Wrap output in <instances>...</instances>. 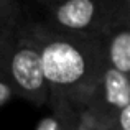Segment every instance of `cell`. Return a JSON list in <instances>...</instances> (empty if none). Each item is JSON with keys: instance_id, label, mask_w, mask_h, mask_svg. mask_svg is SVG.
<instances>
[{"instance_id": "cell-7", "label": "cell", "mask_w": 130, "mask_h": 130, "mask_svg": "<svg viewBox=\"0 0 130 130\" xmlns=\"http://www.w3.org/2000/svg\"><path fill=\"white\" fill-rule=\"evenodd\" d=\"M36 130H69V125H68V119L64 112L59 107H54L53 114L46 115L38 122Z\"/></svg>"}, {"instance_id": "cell-4", "label": "cell", "mask_w": 130, "mask_h": 130, "mask_svg": "<svg viewBox=\"0 0 130 130\" xmlns=\"http://www.w3.org/2000/svg\"><path fill=\"white\" fill-rule=\"evenodd\" d=\"M87 102L107 124L130 104V77L107 64Z\"/></svg>"}, {"instance_id": "cell-3", "label": "cell", "mask_w": 130, "mask_h": 130, "mask_svg": "<svg viewBox=\"0 0 130 130\" xmlns=\"http://www.w3.org/2000/svg\"><path fill=\"white\" fill-rule=\"evenodd\" d=\"M46 23L63 30L105 33L120 17V0H54L44 5Z\"/></svg>"}, {"instance_id": "cell-2", "label": "cell", "mask_w": 130, "mask_h": 130, "mask_svg": "<svg viewBox=\"0 0 130 130\" xmlns=\"http://www.w3.org/2000/svg\"><path fill=\"white\" fill-rule=\"evenodd\" d=\"M5 81L12 86L13 92L36 105L50 101L51 92L43 69V59L40 46L23 30L10 54Z\"/></svg>"}, {"instance_id": "cell-5", "label": "cell", "mask_w": 130, "mask_h": 130, "mask_svg": "<svg viewBox=\"0 0 130 130\" xmlns=\"http://www.w3.org/2000/svg\"><path fill=\"white\" fill-rule=\"evenodd\" d=\"M107 63L130 77V18H117L105 31Z\"/></svg>"}, {"instance_id": "cell-6", "label": "cell", "mask_w": 130, "mask_h": 130, "mask_svg": "<svg viewBox=\"0 0 130 130\" xmlns=\"http://www.w3.org/2000/svg\"><path fill=\"white\" fill-rule=\"evenodd\" d=\"M25 26L17 0H0V31H20Z\"/></svg>"}, {"instance_id": "cell-9", "label": "cell", "mask_w": 130, "mask_h": 130, "mask_svg": "<svg viewBox=\"0 0 130 130\" xmlns=\"http://www.w3.org/2000/svg\"><path fill=\"white\" fill-rule=\"evenodd\" d=\"M13 94H15V92H13L12 86H10L7 81L0 79V107H2L3 104H7V102L12 99Z\"/></svg>"}, {"instance_id": "cell-1", "label": "cell", "mask_w": 130, "mask_h": 130, "mask_svg": "<svg viewBox=\"0 0 130 130\" xmlns=\"http://www.w3.org/2000/svg\"><path fill=\"white\" fill-rule=\"evenodd\" d=\"M38 43L51 99L89 101L105 66V33L73 31L50 23L25 25Z\"/></svg>"}, {"instance_id": "cell-8", "label": "cell", "mask_w": 130, "mask_h": 130, "mask_svg": "<svg viewBox=\"0 0 130 130\" xmlns=\"http://www.w3.org/2000/svg\"><path fill=\"white\" fill-rule=\"evenodd\" d=\"M104 130H130V104L105 124Z\"/></svg>"}, {"instance_id": "cell-11", "label": "cell", "mask_w": 130, "mask_h": 130, "mask_svg": "<svg viewBox=\"0 0 130 130\" xmlns=\"http://www.w3.org/2000/svg\"><path fill=\"white\" fill-rule=\"evenodd\" d=\"M35 2H38V3H43V5H48V3L54 2V0H35Z\"/></svg>"}, {"instance_id": "cell-10", "label": "cell", "mask_w": 130, "mask_h": 130, "mask_svg": "<svg viewBox=\"0 0 130 130\" xmlns=\"http://www.w3.org/2000/svg\"><path fill=\"white\" fill-rule=\"evenodd\" d=\"M130 18V0H120V17L119 18Z\"/></svg>"}]
</instances>
